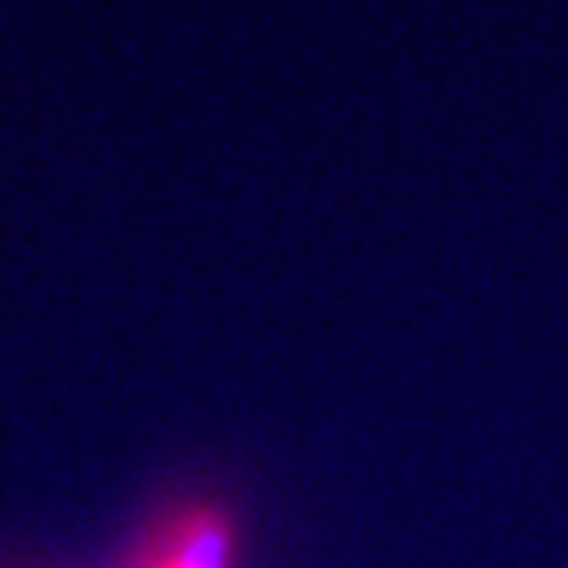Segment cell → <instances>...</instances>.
<instances>
[{"label": "cell", "mask_w": 568, "mask_h": 568, "mask_svg": "<svg viewBox=\"0 0 568 568\" xmlns=\"http://www.w3.org/2000/svg\"><path fill=\"white\" fill-rule=\"evenodd\" d=\"M233 524L215 506H189L162 524L139 568H229Z\"/></svg>", "instance_id": "obj_1"}]
</instances>
